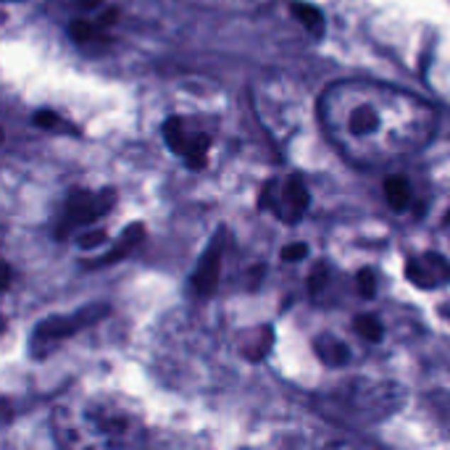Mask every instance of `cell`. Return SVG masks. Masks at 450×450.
<instances>
[{"mask_svg": "<svg viewBox=\"0 0 450 450\" xmlns=\"http://www.w3.org/2000/svg\"><path fill=\"white\" fill-rule=\"evenodd\" d=\"M311 206V195L300 174H292L285 182H271L261 192V208H269L285 224H297Z\"/></svg>", "mask_w": 450, "mask_h": 450, "instance_id": "5", "label": "cell"}, {"mask_svg": "<svg viewBox=\"0 0 450 450\" xmlns=\"http://www.w3.org/2000/svg\"><path fill=\"white\" fill-rule=\"evenodd\" d=\"M6 3H11V0H6Z\"/></svg>", "mask_w": 450, "mask_h": 450, "instance_id": "18", "label": "cell"}, {"mask_svg": "<svg viewBox=\"0 0 450 450\" xmlns=\"http://www.w3.org/2000/svg\"><path fill=\"white\" fill-rule=\"evenodd\" d=\"M326 271H329L326 266H316V269H314V274H311V285H308V287H311V292H316V290L324 287Z\"/></svg>", "mask_w": 450, "mask_h": 450, "instance_id": "17", "label": "cell"}, {"mask_svg": "<svg viewBox=\"0 0 450 450\" xmlns=\"http://www.w3.org/2000/svg\"><path fill=\"white\" fill-rule=\"evenodd\" d=\"M356 287H358V295L371 300V297L377 295V277H374V271L371 269H361L358 277H356Z\"/></svg>", "mask_w": 450, "mask_h": 450, "instance_id": "13", "label": "cell"}, {"mask_svg": "<svg viewBox=\"0 0 450 450\" xmlns=\"http://www.w3.org/2000/svg\"><path fill=\"white\" fill-rule=\"evenodd\" d=\"M314 351L324 366H342L351 361V348L334 334H319L314 340Z\"/></svg>", "mask_w": 450, "mask_h": 450, "instance_id": "9", "label": "cell"}, {"mask_svg": "<svg viewBox=\"0 0 450 450\" xmlns=\"http://www.w3.org/2000/svg\"><path fill=\"white\" fill-rule=\"evenodd\" d=\"M116 11H103L98 21L92 18H72L69 21V37H72L74 45L79 48H92L103 45L106 43V29H111V24L116 21Z\"/></svg>", "mask_w": 450, "mask_h": 450, "instance_id": "7", "label": "cell"}, {"mask_svg": "<svg viewBox=\"0 0 450 450\" xmlns=\"http://www.w3.org/2000/svg\"><path fill=\"white\" fill-rule=\"evenodd\" d=\"M356 332L366 342H379L385 337V326H382V322L374 314H361L356 316Z\"/></svg>", "mask_w": 450, "mask_h": 450, "instance_id": "12", "label": "cell"}, {"mask_svg": "<svg viewBox=\"0 0 450 450\" xmlns=\"http://www.w3.org/2000/svg\"><path fill=\"white\" fill-rule=\"evenodd\" d=\"M221 248H224V240L216 237L214 243L208 245V251L203 253L198 269L192 271V290L198 295H211L216 292L219 287V269H221Z\"/></svg>", "mask_w": 450, "mask_h": 450, "instance_id": "8", "label": "cell"}, {"mask_svg": "<svg viewBox=\"0 0 450 450\" xmlns=\"http://www.w3.org/2000/svg\"><path fill=\"white\" fill-rule=\"evenodd\" d=\"M116 203V192L114 190H100V192H90V190H74L66 198V208H63L61 224L55 229V237H66L74 229L87 224H95L100 216H106Z\"/></svg>", "mask_w": 450, "mask_h": 450, "instance_id": "4", "label": "cell"}, {"mask_svg": "<svg viewBox=\"0 0 450 450\" xmlns=\"http://www.w3.org/2000/svg\"><path fill=\"white\" fill-rule=\"evenodd\" d=\"M385 198H388V206L393 211H405L414 200V190H411V182L405 177H388L385 180Z\"/></svg>", "mask_w": 450, "mask_h": 450, "instance_id": "10", "label": "cell"}, {"mask_svg": "<svg viewBox=\"0 0 450 450\" xmlns=\"http://www.w3.org/2000/svg\"><path fill=\"white\" fill-rule=\"evenodd\" d=\"M290 9H292V16H295L311 35L322 37V32H324V13H322V11L316 9V6H311V3H300V0L292 3Z\"/></svg>", "mask_w": 450, "mask_h": 450, "instance_id": "11", "label": "cell"}, {"mask_svg": "<svg viewBox=\"0 0 450 450\" xmlns=\"http://www.w3.org/2000/svg\"><path fill=\"white\" fill-rule=\"evenodd\" d=\"M106 240H109V232H106V229H95V232L82 234L79 245L82 248H98V245H103Z\"/></svg>", "mask_w": 450, "mask_h": 450, "instance_id": "15", "label": "cell"}, {"mask_svg": "<svg viewBox=\"0 0 450 450\" xmlns=\"http://www.w3.org/2000/svg\"><path fill=\"white\" fill-rule=\"evenodd\" d=\"M405 277L422 290L442 287L450 282V261L440 253H422L405 263Z\"/></svg>", "mask_w": 450, "mask_h": 450, "instance_id": "6", "label": "cell"}, {"mask_svg": "<svg viewBox=\"0 0 450 450\" xmlns=\"http://www.w3.org/2000/svg\"><path fill=\"white\" fill-rule=\"evenodd\" d=\"M35 124L37 126H45V129H53V126H58L61 121H58V116H55L53 111H37V114H35Z\"/></svg>", "mask_w": 450, "mask_h": 450, "instance_id": "16", "label": "cell"}, {"mask_svg": "<svg viewBox=\"0 0 450 450\" xmlns=\"http://www.w3.org/2000/svg\"><path fill=\"white\" fill-rule=\"evenodd\" d=\"M109 314H111V308L98 303V306L79 308V311H74V314L45 319V322L37 324V329L32 332V337H29V351H32L35 358H45V356H50V353L58 348L61 340H69L72 334L82 332L84 326L95 324V322H100L103 316H109Z\"/></svg>", "mask_w": 450, "mask_h": 450, "instance_id": "2", "label": "cell"}, {"mask_svg": "<svg viewBox=\"0 0 450 450\" xmlns=\"http://www.w3.org/2000/svg\"><path fill=\"white\" fill-rule=\"evenodd\" d=\"M163 140H166L171 153L180 155L192 171L208 166V153H211L214 137H211V132L190 126L185 116H169L163 121Z\"/></svg>", "mask_w": 450, "mask_h": 450, "instance_id": "3", "label": "cell"}, {"mask_svg": "<svg viewBox=\"0 0 450 450\" xmlns=\"http://www.w3.org/2000/svg\"><path fill=\"white\" fill-rule=\"evenodd\" d=\"M316 114L334 148L358 166L419 153L437 129V111L429 103L369 79L329 84L316 100Z\"/></svg>", "mask_w": 450, "mask_h": 450, "instance_id": "1", "label": "cell"}, {"mask_svg": "<svg viewBox=\"0 0 450 450\" xmlns=\"http://www.w3.org/2000/svg\"><path fill=\"white\" fill-rule=\"evenodd\" d=\"M280 256H282V261H303V258L308 256V245L306 243L287 245V248H285Z\"/></svg>", "mask_w": 450, "mask_h": 450, "instance_id": "14", "label": "cell"}]
</instances>
